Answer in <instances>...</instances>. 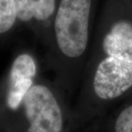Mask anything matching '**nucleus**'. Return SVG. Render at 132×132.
I'll list each match as a JSON object with an SVG mask.
<instances>
[{
	"label": "nucleus",
	"mask_w": 132,
	"mask_h": 132,
	"mask_svg": "<svg viewBox=\"0 0 132 132\" xmlns=\"http://www.w3.org/2000/svg\"><path fill=\"white\" fill-rule=\"evenodd\" d=\"M85 67L89 97L100 102L132 90V0H102Z\"/></svg>",
	"instance_id": "nucleus-1"
},
{
	"label": "nucleus",
	"mask_w": 132,
	"mask_h": 132,
	"mask_svg": "<svg viewBox=\"0 0 132 132\" xmlns=\"http://www.w3.org/2000/svg\"><path fill=\"white\" fill-rule=\"evenodd\" d=\"M102 0H57L53 39L58 55L72 70L82 69L90 50Z\"/></svg>",
	"instance_id": "nucleus-2"
},
{
	"label": "nucleus",
	"mask_w": 132,
	"mask_h": 132,
	"mask_svg": "<svg viewBox=\"0 0 132 132\" xmlns=\"http://www.w3.org/2000/svg\"><path fill=\"white\" fill-rule=\"evenodd\" d=\"M64 111L54 91L33 84L22 103L15 132H63Z\"/></svg>",
	"instance_id": "nucleus-3"
},
{
	"label": "nucleus",
	"mask_w": 132,
	"mask_h": 132,
	"mask_svg": "<svg viewBox=\"0 0 132 132\" xmlns=\"http://www.w3.org/2000/svg\"><path fill=\"white\" fill-rule=\"evenodd\" d=\"M36 74L37 66L32 55L22 54L16 58L7 79L5 110L0 116V132H15L24 97L34 84Z\"/></svg>",
	"instance_id": "nucleus-4"
},
{
	"label": "nucleus",
	"mask_w": 132,
	"mask_h": 132,
	"mask_svg": "<svg viewBox=\"0 0 132 132\" xmlns=\"http://www.w3.org/2000/svg\"><path fill=\"white\" fill-rule=\"evenodd\" d=\"M16 16L22 21L34 20L39 22L49 21L54 15L57 0H14Z\"/></svg>",
	"instance_id": "nucleus-5"
},
{
	"label": "nucleus",
	"mask_w": 132,
	"mask_h": 132,
	"mask_svg": "<svg viewBox=\"0 0 132 132\" xmlns=\"http://www.w3.org/2000/svg\"><path fill=\"white\" fill-rule=\"evenodd\" d=\"M16 18L14 0H0V33L9 31L13 27Z\"/></svg>",
	"instance_id": "nucleus-6"
},
{
	"label": "nucleus",
	"mask_w": 132,
	"mask_h": 132,
	"mask_svg": "<svg viewBox=\"0 0 132 132\" xmlns=\"http://www.w3.org/2000/svg\"><path fill=\"white\" fill-rule=\"evenodd\" d=\"M116 132H132V102L125 106L115 122Z\"/></svg>",
	"instance_id": "nucleus-7"
}]
</instances>
